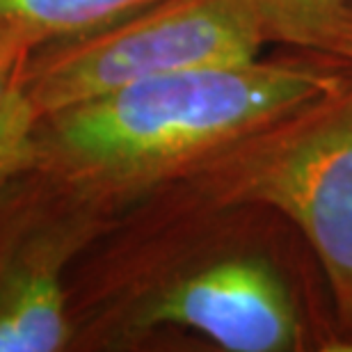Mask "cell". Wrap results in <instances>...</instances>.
Listing matches in <instances>:
<instances>
[{
  "label": "cell",
  "instance_id": "1",
  "mask_svg": "<svg viewBox=\"0 0 352 352\" xmlns=\"http://www.w3.org/2000/svg\"><path fill=\"white\" fill-rule=\"evenodd\" d=\"M309 62H245L140 80L41 117L30 160L119 215L158 188L348 87Z\"/></svg>",
  "mask_w": 352,
  "mask_h": 352
},
{
  "label": "cell",
  "instance_id": "2",
  "mask_svg": "<svg viewBox=\"0 0 352 352\" xmlns=\"http://www.w3.org/2000/svg\"><path fill=\"white\" fill-rule=\"evenodd\" d=\"M186 210L261 204L316 252L334 311L352 332V89L149 190Z\"/></svg>",
  "mask_w": 352,
  "mask_h": 352
},
{
  "label": "cell",
  "instance_id": "3",
  "mask_svg": "<svg viewBox=\"0 0 352 352\" xmlns=\"http://www.w3.org/2000/svg\"><path fill=\"white\" fill-rule=\"evenodd\" d=\"M267 41L243 0H156L30 55L21 91L37 117L156 76L258 60Z\"/></svg>",
  "mask_w": 352,
  "mask_h": 352
},
{
  "label": "cell",
  "instance_id": "4",
  "mask_svg": "<svg viewBox=\"0 0 352 352\" xmlns=\"http://www.w3.org/2000/svg\"><path fill=\"white\" fill-rule=\"evenodd\" d=\"M115 213L28 160L0 181V352L74 346L69 274Z\"/></svg>",
  "mask_w": 352,
  "mask_h": 352
},
{
  "label": "cell",
  "instance_id": "5",
  "mask_svg": "<svg viewBox=\"0 0 352 352\" xmlns=\"http://www.w3.org/2000/svg\"><path fill=\"white\" fill-rule=\"evenodd\" d=\"M156 327L192 329L231 352H284L300 341L298 316L277 272L258 258L231 256L160 274L82 325L74 348Z\"/></svg>",
  "mask_w": 352,
  "mask_h": 352
},
{
  "label": "cell",
  "instance_id": "6",
  "mask_svg": "<svg viewBox=\"0 0 352 352\" xmlns=\"http://www.w3.org/2000/svg\"><path fill=\"white\" fill-rule=\"evenodd\" d=\"M267 39L352 60V0H243Z\"/></svg>",
  "mask_w": 352,
  "mask_h": 352
},
{
  "label": "cell",
  "instance_id": "7",
  "mask_svg": "<svg viewBox=\"0 0 352 352\" xmlns=\"http://www.w3.org/2000/svg\"><path fill=\"white\" fill-rule=\"evenodd\" d=\"M156 0H0V21L30 32L41 46L76 37Z\"/></svg>",
  "mask_w": 352,
  "mask_h": 352
},
{
  "label": "cell",
  "instance_id": "8",
  "mask_svg": "<svg viewBox=\"0 0 352 352\" xmlns=\"http://www.w3.org/2000/svg\"><path fill=\"white\" fill-rule=\"evenodd\" d=\"M37 122V112L19 87L16 94L0 108V181L30 160Z\"/></svg>",
  "mask_w": 352,
  "mask_h": 352
},
{
  "label": "cell",
  "instance_id": "9",
  "mask_svg": "<svg viewBox=\"0 0 352 352\" xmlns=\"http://www.w3.org/2000/svg\"><path fill=\"white\" fill-rule=\"evenodd\" d=\"M39 46L30 32L0 21V108L19 91L23 69Z\"/></svg>",
  "mask_w": 352,
  "mask_h": 352
},
{
  "label": "cell",
  "instance_id": "10",
  "mask_svg": "<svg viewBox=\"0 0 352 352\" xmlns=\"http://www.w3.org/2000/svg\"><path fill=\"white\" fill-rule=\"evenodd\" d=\"M325 350H329V352H352V339H348V341H334L332 346H325Z\"/></svg>",
  "mask_w": 352,
  "mask_h": 352
}]
</instances>
